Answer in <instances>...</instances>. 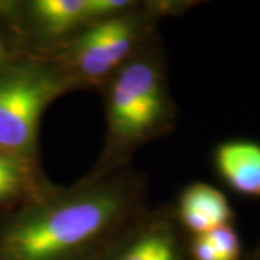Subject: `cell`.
<instances>
[{"label": "cell", "mask_w": 260, "mask_h": 260, "mask_svg": "<svg viewBox=\"0 0 260 260\" xmlns=\"http://www.w3.org/2000/svg\"><path fill=\"white\" fill-rule=\"evenodd\" d=\"M148 207V181L133 167L55 185L0 214V260H95Z\"/></svg>", "instance_id": "6da1fadb"}, {"label": "cell", "mask_w": 260, "mask_h": 260, "mask_svg": "<svg viewBox=\"0 0 260 260\" xmlns=\"http://www.w3.org/2000/svg\"><path fill=\"white\" fill-rule=\"evenodd\" d=\"M106 135L102 150L81 178L93 181L132 167L133 155L175 129L178 107L171 93L167 51L160 35L149 41L100 90Z\"/></svg>", "instance_id": "7a4b0ae2"}, {"label": "cell", "mask_w": 260, "mask_h": 260, "mask_svg": "<svg viewBox=\"0 0 260 260\" xmlns=\"http://www.w3.org/2000/svg\"><path fill=\"white\" fill-rule=\"evenodd\" d=\"M80 91L52 58L16 55L0 71V149L42 168L41 120L65 94Z\"/></svg>", "instance_id": "3957f363"}, {"label": "cell", "mask_w": 260, "mask_h": 260, "mask_svg": "<svg viewBox=\"0 0 260 260\" xmlns=\"http://www.w3.org/2000/svg\"><path fill=\"white\" fill-rule=\"evenodd\" d=\"M160 22L145 2H139L119 16L80 30L49 58L64 68L78 90L100 91L123 65L158 37Z\"/></svg>", "instance_id": "277c9868"}, {"label": "cell", "mask_w": 260, "mask_h": 260, "mask_svg": "<svg viewBox=\"0 0 260 260\" xmlns=\"http://www.w3.org/2000/svg\"><path fill=\"white\" fill-rule=\"evenodd\" d=\"M0 28L18 55L49 58L87 28L85 0H0Z\"/></svg>", "instance_id": "5b68a950"}, {"label": "cell", "mask_w": 260, "mask_h": 260, "mask_svg": "<svg viewBox=\"0 0 260 260\" xmlns=\"http://www.w3.org/2000/svg\"><path fill=\"white\" fill-rule=\"evenodd\" d=\"M95 260H191L172 203L148 207Z\"/></svg>", "instance_id": "8992f818"}, {"label": "cell", "mask_w": 260, "mask_h": 260, "mask_svg": "<svg viewBox=\"0 0 260 260\" xmlns=\"http://www.w3.org/2000/svg\"><path fill=\"white\" fill-rule=\"evenodd\" d=\"M172 207L178 224L186 236H200L234 224L236 213L229 197L208 182L188 184Z\"/></svg>", "instance_id": "52a82bcc"}, {"label": "cell", "mask_w": 260, "mask_h": 260, "mask_svg": "<svg viewBox=\"0 0 260 260\" xmlns=\"http://www.w3.org/2000/svg\"><path fill=\"white\" fill-rule=\"evenodd\" d=\"M215 174L236 194L260 200V142L229 139L213 150Z\"/></svg>", "instance_id": "ba28073f"}, {"label": "cell", "mask_w": 260, "mask_h": 260, "mask_svg": "<svg viewBox=\"0 0 260 260\" xmlns=\"http://www.w3.org/2000/svg\"><path fill=\"white\" fill-rule=\"evenodd\" d=\"M44 169L0 149V213H6L52 189Z\"/></svg>", "instance_id": "9c48e42d"}, {"label": "cell", "mask_w": 260, "mask_h": 260, "mask_svg": "<svg viewBox=\"0 0 260 260\" xmlns=\"http://www.w3.org/2000/svg\"><path fill=\"white\" fill-rule=\"evenodd\" d=\"M145 5L153 12L160 20L167 18H178L188 10L200 5L194 0H145Z\"/></svg>", "instance_id": "30bf717a"}, {"label": "cell", "mask_w": 260, "mask_h": 260, "mask_svg": "<svg viewBox=\"0 0 260 260\" xmlns=\"http://www.w3.org/2000/svg\"><path fill=\"white\" fill-rule=\"evenodd\" d=\"M16 55H18V52L15 49V45L10 39L9 34L3 28H0V71Z\"/></svg>", "instance_id": "8fae6325"}, {"label": "cell", "mask_w": 260, "mask_h": 260, "mask_svg": "<svg viewBox=\"0 0 260 260\" xmlns=\"http://www.w3.org/2000/svg\"><path fill=\"white\" fill-rule=\"evenodd\" d=\"M243 260H260V239L259 242L254 244V247L249 253L244 254V259Z\"/></svg>", "instance_id": "7c38bea8"}]
</instances>
